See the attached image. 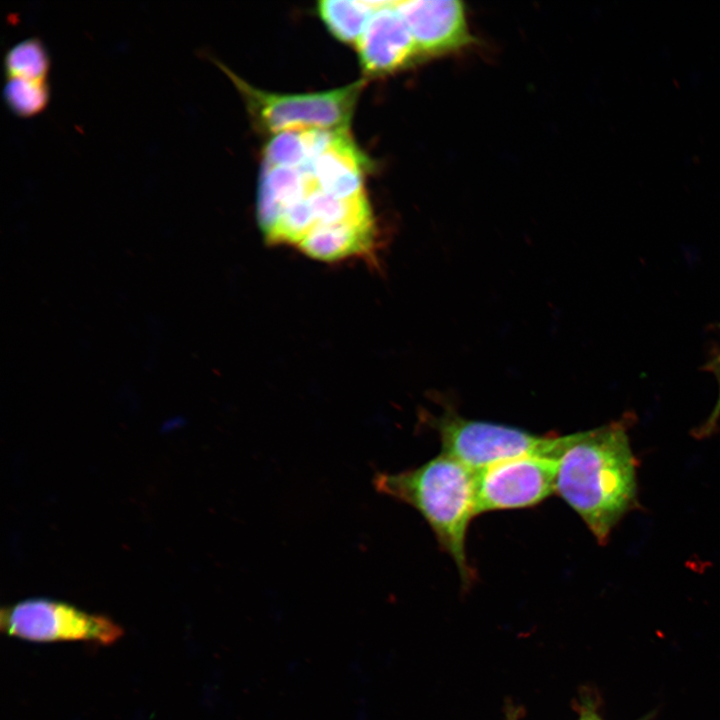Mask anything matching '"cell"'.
Returning a JSON list of instances; mask_svg holds the SVG:
<instances>
[{
	"label": "cell",
	"instance_id": "obj_7",
	"mask_svg": "<svg viewBox=\"0 0 720 720\" xmlns=\"http://www.w3.org/2000/svg\"><path fill=\"white\" fill-rule=\"evenodd\" d=\"M396 8L409 28L419 55L450 52L471 40L465 9L459 1H396Z\"/></svg>",
	"mask_w": 720,
	"mask_h": 720
},
{
	"label": "cell",
	"instance_id": "obj_16",
	"mask_svg": "<svg viewBox=\"0 0 720 720\" xmlns=\"http://www.w3.org/2000/svg\"><path fill=\"white\" fill-rule=\"evenodd\" d=\"M579 720H602V719L593 711H584Z\"/></svg>",
	"mask_w": 720,
	"mask_h": 720
},
{
	"label": "cell",
	"instance_id": "obj_14",
	"mask_svg": "<svg viewBox=\"0 0 720 720\" xmlns=\"http://www.w3.org/2000/svg\"><path fill=\"white\" fill-rule=\"evenodd\" d=\"M308 161L302 129L278 133L264 149L263 163L271 166L298 168Z\"/></svg>",
	"mask_w": 720,
	"mask_h": 720
},
{
	"label": "cell",
	"instance_id": "obj_2",
	"mask_svg": "<svg viewBox=\"0 0 720 720\" xmlns=\"http://www.w3.org/2000/svg\"><path fill=\"white\" fill-rule=\"evenodd\" d=\"M375 489L417 510L449 554L465 584L474 578L466 551L469 524L475 513L476 472L440 453L424 464L396 473L378 472Z\"/></svg>",
	"mask_w": 720,
	"mask_h": 720
},
{
	"label": "cell",
	"instance_id": "obj_12",
	"mask_svg": "<svg viewBox=\"0 0 720 720\" xmlns=\"http://www.w3.org/2000/svg\"><path fill=\"white\" fill-rule=\"evenodd\" d=\"M5 79L48 81L50 57L46 46L38 37L23 39L4 54Z\"/></svg>",
	"mask_w": 720,
	"mask_h": 720
},
{
	"label": "cell",
	"instance_id": "obj_11",
	"mask_svg": "<svg viewBox=\"0 0 720 720\" xmlns=\"http://www.w3.org/2000/svg\"><path fill=\"white\" fill-rule=\"evenodd\" d=\"M380 1L325 0L318 12L329 31L339 40L356 43Z\"/></svg>",
	"mask_w": 720,
	"mask_h": 720
},
{
	"label": "cell",
	"instance_id": "obj_1",
	"mask_svg": "<svg viewBox=\"0 0 720 720\" xmlns=\"http://www.w3.org/2000/svg\"><path fill=\"white\" fill-rule=\"evenodd\" d=\"M555 494L606 544L637 505V460L625 419L573 433L559 458Z\"/></svg>",
	"mask_w": 720,
	"mask_h": 720
},
{
	"label": "cell",
	"instance_id": "obj_3",
	"mask_svg": "<svg viewBox=\"0 0 720 720\" xmlns=\"http://www.w3.org/2000/svg\"><path fill=\"white\" fill-rule=\"evenodd\" d=\"M443 454L474 471L493 464L529 455H562L573 433L568 435L531 433L518 427L468 419L450 406L433 416Z\"/></svg>",
	"mask_w": 720,
	"mask_h": 720
},
{
	"label": "cell",
	"instance_id": "obj_6",
	"mask_svg": "<svg viewBox=\"0 0 720 720\" xmlns=\"http://www.w3.org/2000/svg\"><path fill=\"white\" fill-rule=\"evenodd\" d=\"M559 458L529 455L476 472V515L535 506L555 493Z\"/></svg>",
	"mask_w": 720,
	"mask_h": 720
},
{
	"label": "cell",
	"instance_id": "obj_13",
	"mask_svg": "<svg viewBox=\"0 0 720 720\" xmlns=\"http://www.w3.org/2000/svg\"><path fill=\"white\" fill-rule=\"evenodd\" d=\"M2 95L13 114L29 118L47 107L50 98L49 81L5 79Z\"/></svg>",
	"mask_w": 720,
	"mask_h": 720
},
{
	"label": "cell",
	"instance_id": "obj_5",
	"mask_svg": "<svg viewBox=\"0 0 720 720\" xmlns=\"http://www.w3.org/2000/svg\"><path fill=\"white\" fill-rule=\"evenodd\" d=\"M0 628L10 636L35 642L87 641L108 645L123 634L122 628L105 616L45 599L26 600L3 608Z\"/></svg>",
	"mask_w": 720,
	"mask_h": 720
},
{
	"label": "cell",
	"instance_id": "obj_4",
	"mask_svg": "<svg viewBox=\"0 0 720 720\" xmlns=\"http://www.w3.org/2000/svg\"><path fill=\"white\" fill-rule=\"evenodd\" d=\"M215 63L240 91L257 124L271 133L300 129L348 130L364 85L361 80L330 91L277 94L259 90L222 63L216 60Z\"/></svg>",
	"mask_w": 720,
	"mask_h": 720
},
{
	"label": "cell",
	"instance_id": "obj_9",
	"mask_svg": "<svg viewBox=\"0 0 720 720\" xmlns=\"http://www.w3.org/2000/svg\"><path fill=\"white\" fill-rule=\"evenodd\" d=\"M304 164L312 172L316 188L325 193L342 199L365 194L362 175L367 160L347 130L336 131L329 147Z\"/></svg>",
	"mask_w": 720,
	"mask_h": 720
},
{
	"label": "cell",
	"instance_id": "obj_15",
	"mask_svg": "<svg viewBox=\"0 0 720 720\" xmlns=\"http://www.w3.org/2000/svg\"><path fill=\"white\" fill-rule=\"evenodd\" d=\"M711 371L715 374L719 391L716 403L713 407L712 412L708 416L707 420L696 430V436L703 438L711 435L720 420V352L717 357L710 364Z\"/></svg>",
	"mask_w": 720,
	"mask_h": 720
},
{
	"label": "cell",
	"instance_id": "obj_10",
	"mask_svg": "<svg viewBox=\"0 0 720 720\" xmlns=\"http://www.w3.org/2000/svg\"><path fill=\"white\" fill-rule=\"evenodd\" d=\"M315 188L312 172L298 168L263 163L257 194V221L265 232L291 203L305 197Z\"/></svg>",
	"mask_w": 720,
	"mask_h": 720
},
{
	"label": "cell",
	"instance_id": "obj_8",
	"mask_svg": "<svg viewBox=\"0 0 720 720\" xmlns=\"http://www.w3.org/2000/svg\"><path fill=\"white\" fill-rule=\"evenodd\" d=\"M357 47L363 69L373 75L400 69L419 56L409 28L396 8V1H380Z\"/></svg>",
	"mask_w": 720,
	"mask_h": 720
}]
</instances>
